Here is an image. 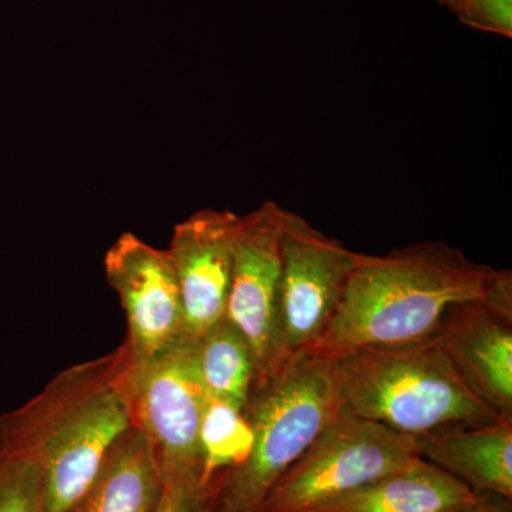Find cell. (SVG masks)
<instances>
[{"label":"cell","instance_id":"7c38bea8","mask_svg":"<svg viewBox=\"0 0 512 512\" xmlns=\"http://www.w3.org/2000/svg\"><path fill=\"white\" fill-rule=\"evenodd\" d=\"M417 456L477 494L512 500V420L456 427L414 437Z\"/></svg>","mask_w":512,"mask_h":512},{"label":"cell","instance_id":"e0dca14e","mask_svg":"<svg viewBox=\"0 0 512 512\" xmlns=\"http://www.w3.org/2000/svg\"><path fill=\"white\" fill-rule=\"evenodd\" d=\"M0 512H47L42 468L0 440Z\"/></svg>","mask_w":512,"mask_h":512},{"label":"cell","instance_id":"8992f818","mask_svg":"<svg viewBox=\"0 0 512 512\" xmlns=\"http://www.w3.org/2000/svg\"><path fill=\"white\" fill-rule=\"evenodd\" d=\"M416 457L413 437L339 410L258 512H318Z\"/></svg>","mask_w":512,"mask_h":512},{"label":"cell","instance_id":"5bb4252c","mask_svg":"<svg viewBox=\"0 0 512 512\" xmlns=\"http://www.w3.org/2000/svg\"><path fill=\"white\" fill-rule=\"evenodd\" d=\"M476 495L447 471L416 457L318 512H450Z\"/></svg>","mask_w":512,"mask_h":512},{"label":"cell","instance_id":"ba28073f","mask_svg":"<svg viewBox=\"0 0 512 512\" xmlns=\"http://www.w3.org/2000/svg\"><path fill=\"white\" fill-rule=\"evenodd\" d=\"M282 210L265 201L241 217L235 237L227 316L247 339L258 379L288 359L281 329Z\"/></svg>","mask_w":512,"mask_h":512},{"label":"cell","instance_id":"9c48e42d","mask_svg":"<svg viewBox=\"0 0 512 512\" xmlns=\"http://www.w3.org/2000/svg\"><path fill=\"white\" fill-rule=\"evenodd\" d=\"M104 271L127 318L130 365L163 355L188 339L183 299L167 249L148 245L126 232L104 256Z\"/></svg>","mask_w":512,"mask_h":512},{"label":"cell","instance_id":"6da1fadb","mask_svg":"<svg viewBox=\"0 0 512 512\" xmlns=\"http://www.w3.org/2000/svg\"><path fill=\"white\" fill-rule=\"evenodd\" d=\"M512 301V274L471 261L446 242L424 241L389 254L360 255L332 325L309 352L335 357L433 338L451 306Z\"/></svg>","mask_w":512,"mask_h":512},{"label":"cell","instance_id":"30bf717a","mask_svg":"<svg viewBox=\"0 0 512 512\" xmlns=\"http://www.w3.org/2000/svg\"><path fill=\"white\" fill-rule=\"evenodd\" d=\"M434 336L467 389L500 419L512 420V301L451 306Z\"/></svg>","mask_w":512,"mask_h":512},{"label":"cell","instance_id":"4fadbf2b","mask_svg":"<svg viewBox=\"0 0 512 512\" xmlns=\"http://www.w3.org/2000/svg\"><path fill=\"white\" fill-rule=\"evenodd\" d=\"M164 490L147 439L133 426L110 447L86 490L63 512H157Z\"/></svg>","mask_w":512,"mask_h":512},{"label":"cell","instance_id":"d6986e66","mask_svg":"<svg viewBox=\"0 0 512 512\" xmlns=\"http://www.w3.org/2000/svg\"><path fill=\"white\" fill-rule=\"evenodd\" d=\"M450 512H512V500L495 494H477L473 500Z\"/></svg>","mask_w":512,"mask_h":512},{"label":"cell","instance_id":"3957f363","mask_svg":"<svg viewBox=\"0 0 512 512\" xmlns=\"http://www.w3.org/2000/svg\"><path fill=\"white\" fill-rule=\"evenodd\" d=\"M339 410L409 437L500 419L467 389L433 338L328 357Z\"/></svg>","mask_w":512,"mask_h":512},{"label":"cell","instance_id":"7a4b0ae2","mask_svg":"<svg viewBox=\"0 0 512 512\" xmlns=\"http://www.w3.org/2000/svg\"><path fill=\"white\" fill-rule=\"evenodd\" d=\"M126 346L63 370L37 396L0 416V440L39 464L47 512H63L86 490L107 451L133 427Z\"/></svg>","mask_w":512,"mask_h":512},{"label":"cell","instance_id":"8fae6325","mask_svg":"<svg viewBox=\"0 0 512 512\" xmlns=\"http://www.w3.org/2000/svg\"><path fill=\"white\" fill-rule=\"evenodd\" d=\"M239 220L234 212L207 208L175 225L167 252L180 286L188 339L201 338L227 315Z\"/></svg>","mask_w":512,"mask_h":512},{"label":"cell","instance_id":"ffe728a7","mask_svg":"<svg viewBox=\"0 0 512 512\" xmlns=\"http://www.w3.org/2000/svg\"><path fill=\"white\" fill-rule=\"evenodd\" d=\"M439 2L441 5L447 6L454 15H457L458 12H461L473 0H439Z\"/></svg>","mask_w":512,"mask_h":512},{"label":"cell","instance_id":"5b68a950","mask_svg":"<svg viewBox=\"0 0 512 512\" xmlns=\"http://www.w3.org/2000/svg\"><path fill=\"white\" fill-rule=\"evenodd\" d=\"M133 426L147 439L164 484H202V413L208 394L195 359V340L183 342L126 370Z\"/></svg>","mask_w":512,"mask_h":512},{"label":"cell","instance_id":"2e32d148","mask_svg":"<svg viewBox=\"0 0 512 512\" xmlns=\"http://www.w3.org/2000/svg\"><path fill=\"white\" fill-rule=\"evenodd\" d=\"M200 443L205 477L238 466L252 446V429L241 407L208 397L202 413Z\"/></svg>","mask_w":512,"mask_h":512},{"label":"cell","instance_id":"ac0fdd59","mask_svg":"<svg viewBox=\"0 0 512 512\" xmlns=\"http://www.w3.org/2000/svg\"><path fill=\"white\" fill-rule=\"evenodd\" d=\"M220 474L202 484H165L157 512H215Z\"/></svg>","mask_w":512,"mask_h":512},{"label":"cell","instance_id":"277c9868","mask_svg":"<svg viewBox=\"0 0 512 512\" xmlns=\"http://www.w3.org/2000/svg\"><path fill=\"white\" fill-rule=\"evenodd\" d=\"M252 446L220 474L215 512H258L272 488L338 416L328 357L302 352L256 380L245 404Z\"/></svg>","mask_w":512,"mask_h":512},{"label":"cell","instance_id":"9a60e30c","mask_svg":"<svg viewBox=\"0 0 512 512\" xmlns=\"http://www.w3.org/2000/svg\"><path fill=\"white\" fill-rule=\"evenodd\" d=\"M195 359L208 397L244 409L258 370L247 339L227 315L195 340Z\"/></svg>","mask_w":512,"mask_h":512},{"label":"cell","instance_id":"52a82bcc","mask_svg":"<svg viewBox=\"0 0 512 512\" xmlns=\"http://www.w3.org/2000/svg\"><path fill=\"white\" fill-rule=\"evenodd\" d=\"M360 252L282 210L281 329L286 357L318 346L338 315Z\"/></svg>","mask_w":512,"mask_h":512}]
</instances>
